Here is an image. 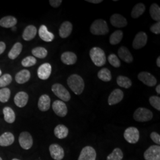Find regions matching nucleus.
<instances>
[{"mask_svg":"<svg viewBox=\"0 0 160 160\" xmlns=\"http://www.w3.org/2000/svg\"><path fill=\"white\" fill-rule=\"evenodd\" d=\"M67 83L71 90L77 95H80L84 91V81L79 75H70L67 80Z\"/></svg>","mask_w":160,"mask_h":160,"instance_id":"nucleus-1","label":"nucleus"},{"mask_svg":"<svg viewBox=\"0 0 160 160\" xmlns=\"http://www.w3.org/2000/svg\"><path fill=\"white\" fill-rule=\"evenodd\" d=\"M90 57L92 62L97 67H102L106 62L104 52L98 47L92 48L90 51Z\"/></svg>","mask_w":160,"mask_h":160,"instance_id":"nucleus-2","label":"nucleus"},{"mask_svg":"<svg viewBox=\"0 0 160 160\" xmlns=\"http://www.w3.org/2000/svg\"><path fill=\"white\" fill-rule=\"evenodd\" d=\"M90 32L92 34L97 36L108 34L109 29L107 22L102 19L95 20L91 25Z\"/></svg>","mask_w":160,"mask_h":160,"instance_id":"nucleus-3","label":"nucleus"},{"mask_svg":"<svg viewBox=\"0 0 160 160\" xmlns=\"http://www.w3.org/2000/svg\"><path fill=\"white\" fill-rule=\"evenodd\" d=\"M153 118L152 112L147 108H139L133 114V119L137 122H143L151 120Z\"/></svg>","mask_w":160,"mask_h":160,"instance_id":"nucleus-4","label":"nucleus"},{"mask_svg":"<svg viewBox=\"0 0 160 160\" xmlns=\"http://www.w3.org/2000/svg\"><path fill=\"white\" fill-rule=\"evenodd\" d=\"M52 91L62 102H68L71 99V95L68 91L61 84L56 83L53 84L52 87Z\"/></svg>","mask_w":160,"mask_h":160,"instance_id":"nucleus-5","label":"nucleus"},{"mask_svg":"<svg viewBox=\"0 0 160 160\" xmlns=\"http://www.w3.org/2000/svg\"><path fill=\"white\" fill-rule=\"evenodd\" d=\"M124 138L129 143H137L139 139V132L137 128L129 127L125 131Z\"/></svg>","mask_w":160,"mask_h":160,"instance_id":"nucleus-6","label":"nucleus"},{"mask_svg":"<svg viewBox=\"0 0 160 160\" xmlns=\"http://www.w3.org/2000/svg\"><path fill=\"white\" fill-rule=\"evenodd\" d=\"M18 141L21 147L26 150L31 148L33 143V138L28 132H23L20 133L18 138Z\"/></svg>","mask_w":160,"mask_h":160,"instance_id":"nucleus-7","label":"nucleus"},{"mask_svg":"<svg viewBox=\"0 0 160 160\" xmlns=\"http://www.w3.org/2000/svg\"><path fill=\"white\" fill-rule=\"evenodd\" d=\"M145 160H160V147L152 145L147 149L143 154Z\"/></svg>","mask_w":160,"mask_h":160,"instance_id":"nucleus-8","label":"nucleus"},{"mask_svg":"<svg viewBox=\"0 0 160 160\" xmlns=\"http://www.w3.org/2000/svg\"><path fill=\"white\" fill-rule=\"evenodd\" d=\"M148 40V36L145 32H140L134 38L132 46L135 49H139L146 45Z\"/></svg>","mask_w":160,"mask_h":160,"instance_id":"nucleus-9","label":"nucleus"},{"mask_svg":"<svg viewBox=\"0 0 160 160\" xmlns=\"http://www.w3.org/2000/svg\"><path fill=\"white\" fill-rule=\"evenodd\" d=\"M138 78L144 84L148 87H154L157 82L156 78L153 75L145 71L140 72L138 75Z\"/></svg>","mask_w":160,"mask_h":160,"instance_id":"nucleus-10","label":"nucleus"},{"mask_svg":"<svg viewBox=\"0 0 160 160\" xmlns=\"http://www.w3.org/2000/svg\"><path fill=\"white\" fill-rule=\"evenodd\" d=\"M53 112L59 117H65L68 113V109L66 104L61 100H55L52 104Z\"/></svg>","mask_w":160,"mask_h":160,"instance_id":"nucleus-11","label":"nucleus"},{"mask_svg":"<svg viewBox=\"0 0 160 160\" xmlns=\"http://www.w3.org/2000/svg\"><path fill=\"white\" fill-rule=\"evenodd\" d=\"M96 152L90 146H87L82 149L80 152L78 160H96Z\"/></svg>","mask_w":160,"mask_h":160,"instance_id":"nucleus-12","label":"nucleus"},{"mask_svg":"<svg viewBox=\"0 0 160 160\" xmlns=\"http://www.w3.org/2000/svg\"><path fill=\"white\" fill-rule=\"evenodd\" d=\"M49 152L53 160H62L64 157L63 149L57 143H53L50 145Z\"/></svg>","mask_w":160,"mask_h":160,"instance_id":"nucleus-13","label":"nucleus"},{"mask_svg":"<svg viewBox=\"0 0 160 160\" xmlns=\"http://www.w3.org/2000/svg\"><path fill=\"white\" fill-rule=\"evenodd\" d=\"M51 72V65L49 63H44L42 64L38 69V76L40 80H46L49 78Z\"/></svg>","mask_w":160,"mask_h":160,"instance_id":"nucleus-14","label":"nucleus"},{"mask_svg":"<svg viewBox=\"0 0 160 160\" xmlns=\"http://www.w3.org/2000/svg\"><path fill=\"white\" fill-rule=\"evenodd\" d=\"M110 23L115 28H122L126 26L128 22L126 18L119 14H114L110 18Z\"/></svg>","mask_w":160,"mask_h":160,"instance_id":"nucleus-15","label":"nucleus"},{"mask_svg":"<svg viewBox=\"0 0 160 160\" xmlns=\"http://www.w3.org/2000/svg\"><path fill=\"white\" fill-rule=\"evenodd\" d=\"M123 97V92L120 89H115L110 93L109 96L108 103L110 106L116 104L122 100Z\"/></svg>","mask_w":160,"mask_h":160,"instance_id":"nucleus-16","label":"nucleus"},{"mask_svg":"<svg viewBox=\"0 0 160 160\" xmlns=\"http://www.w3.org/2000/svg\"><path fill=\"white\" fill-rule=\"evenodd\" d=\"M29 100V95L24 92H17L14 98V102L18 108L24 107Z\"/></svg>","mask_w":160,"mask_h":160,"instance_id":"nucleus-17","label":"nucleus"},{"mask_svg":"<svg viewBox=\"0 0 160 160\" xmlns=\"http://www.w3.org/2000/svg\"><path fill=\"white\" fill-rule=\"evenodd\" d=\"M72 31V24L70 22L66 21L64 22L60 26L59 30V36L61 38H67L70 34H71Z\"/></svg>","mask_w":160,"mask_h":160,"instance_id":"nucleus-18","label":"nucleus"},{"mask_svg":"<svg viewBox=\"0 0 160 160\" xmlns=\"http://www.w3.org/2000/svg\"><path fill=\"white\" fill-rule=\"evenodd\" d=\"M37 34V29L33 25L28 26L23 31L22 38L26 41L33 39Z\"/></svg>","mask_w":160,"mask_h":160,"instance_id":"nucleus-19","label":"nucleus"},{"mask_svg":"<svg viewBox=\"0 0 160 160\" xmlns=\"http://www.w3.org/2000/svg\"><path fill=\"white\" fill-rule=\"evenodd\" d=\"M38 108L42 112L48 111L51 106V98L47 94L40 96L38 101Z\"/></svg>","mask_w":160,"mask_h":160,"instance_id":"nucleus-20","label":"nucleus"},{"mask_svg":"<svg viewBox=\"0 0 160 160\" xmlns=\"http://www.w3.org/2000/svg\"><path fill=\"white\" fill-rule=\"evenodd\" d=\"M39 35L42 40L50 42L53 40L55 36L54 34L48 31L45 25H42L39 29Z\"/></svg>","mask_w":160,"mask_h":160,"instance_id":"nucleus-21","label":"nucleus"},{"mask_svg":"<svg viewBox=\"0 0 160 160\" xmlns=\"http://www.w3.org/2000/svg\"><path fill=\"white\" fill-rule=\"evenodd\" d=\"M118 55L122 60L125 61L126 63H131L133 60V57L129 49L125 47L122 46L118 50Z\"/></svg>","mask_w":160,"mask_h":160,"instance_id":"nucleus-22","label":"nucleus"},{"mask_svg":"<svg viewBox=\"0 0 160 160\" xmlns=\"http://www.w3.org/2000/svg\"><path fill=\"white\" fill-rule=\"evenodd\" d=\"M61 61L64 64L70 65L74 64L77 60V55L72 52H65L61 55Z\"/></svg>","mask_w":160,"mask_h":160,"instance_id":"nucleus-23","label":"nucleus"},{"mask_svg":"<svg viewBox=\"0 0 160 160\" xmlns=\"http://www.w3.org/2000/svg\"><path fill=\"white\" fill-rule=\"evenodd\" d=\"M14 141V136L11 132H7L0 136V146L8 147Z\"/></svg>","mask_w":160,"mask_h":160,"instance_id":"nucleus-24","label":"nucleus"},{"mask_svg":"<svg viewBox=\"0 0 160 160\" xmlns=\"http://www.w3.org/2000/svg\"><path fill=\"white\" fill-rule=\"evenodd\" d=\"M30 72L27 69H23L16 75L15 80L18 84H22L28 82L30 78Z\"/></svg>","mask_w":160,"mask_h":160,"instance_id":"nucleus-25","label":"nucleus"},{"mask_svg":"<svg viewBox=\"0 0 160 160\" xmlns=\"http://www.w3.org/2000/svg\"><path fill=\"white\" fill-rule=\"evenodd\" d=\"M17 19L13 16H8L2 17L0 20V26L4 28H11L17 24Z\"/></svg>","mask_w":160,"mask_h":160,"instance_id":"nucleus-26","label":"nucleus"},{"mask_svg":"<svg viewBox=\"0 0 160 160\" xmlns=\"http://www.w3.org/2000/svg\"><path fill=\"white\" fill-rule=\"evenodd\" d=\"M68 128L63 125H58L54 129V134L58 139H64L68 135Z\"/></svg>","mask_w":160,"mask_h":160,"instance_id":"nucleus-27","label":"nucleus"},{"mask_svg":"<svg viewBox=\"0 0 160 160\" xmlns=\"http://www.w3.org/2000/svg\"><path fill=\"white\" fill-rule=\"evenodd\" d=\"M22 49H23V45L20 42L16 43L12 46V49L8 52V57L12 60L16 59L22 51Z\"/></svg>","mask_w":160,"mask_h":160,"instance_id":"nucleus-28","label":"nucleus"},{"mask_svg":"<svg viewBox=\"0 0 160 160\" xmlns=\"http://www.w3.org/2000/svg\"><path fill=\"white\" fill-rule=\"evenodd\" d=\"M3 114L4 120L8 123H12L16 120L15 113L10 107H5L3 109Z\"/></svg>","mask_w":160,"mask_h":160,"instance_id":"nucleus-29","label":"nucleus"},{"mask_svg":"<svg viewBox=\"0 0 160 160\" xmlns=\"http://www.w3.org/2000/svg\"><path fill=\"white\" fill-rule=\"evenodd\" d=\"M123 37V32L120 30H118L114 31L112 34L110 35L109 42L111 45H115L119 43L121 40H122Z\"/></svg>","mask_w":160,"mask_h":160,"instance_id":"nucleus-30","label":"nucleus"},{"mask_svg":"<svg viewBox=\"0 0 160 160\" xmlns=\"http://www.w3.org/2000/svg\"><path fill=\"white\" fill-rule=\"evenodd\" d=\"M145 10V6L142 3H139L134 6L131 12V16L133 18H137L142 16Z\"/></svg>","mask_w":160,"mask_h":160,"instance_id":"nucleus-31","label":"nucleus"},{"mask_svg":"<svg viewBox=\"0 0 160 160\" xmlns=\"http://www.w3.org/2000/svg\"><path fill=\"white\" fill-rule=\"evenodd\" d=\"M97 76L100 80L104 82H109L112 80V74L110 71L109 69L106 68L100 69L98 72Z\"/></svg>","mask_w":160,"mask_h":160,"instance_id":"nucleus-32","label":"nucleus"},{"mask_svg":"<svg viewBox=\"0 0 160 160\" xmlns=\"http://www.w3.org/2000/svg\"><path fill=\"white\" fill-rule=\"evenodd\" d=\"M116 81L118 86H120V87L129 88L132 86L131 80L125 76L119 75V77H118Z\"/></svg>","mask_w":160,"mask_h":160,"instance_id":"nucleus-33","label":"nucleus"},{"mask_svg":"<svg viewBox=\"0 0 160 160\" xmlns=\"http://www.w3.org/2000/svg\"><path fill=\"white\" fill-rule=\"evenodd\" d=\"M149 13L151 18L155 21L159 22L160 20V8L157 4H152L149 9Z\"/></svg>","mask_w":160,"mask_h":160,"instance_id":"nucleus-34","label":"nucleus"},{"mask_svg":"<svg viewBox=\"0 0 160 160\" xmlns=\"http://www.w3.org/2000/svg\"><path fill=\"white\" fill-rule=\"evenodd\" d=\"M32 53L35 57L43 59L48 55V51L43 47H36L32 49Z\"/></svg>","mask_w":160,"mask_h":160,"instance_id":"nucleus-35","label":"nucleus"},{"mask_svg":"<svg viewBox=\"0 0 160 160\" xmlns=\"http://www.w3.org/2000/svg\"><path fill=\"white\" fill-rule=\"evenodd\" d=\"M123 157V152L120 148L114 149L113 152L107 157V160H122Z\"/></svg>","mask_w":160,"mask_h":160,"instance_id":"nucleus-36","label":"nucleus"},{"mask_svg":"<svg viewBox=\"0 0 160 160\" xmlns=\"http://www.w3.org/2000/svg\"><path fill=\"white\" fill-rule=\"evenodd\" d=\"M11 95V92L8 88L0 89V102L6 103L8 101Z\"/></svg>","mask_w":160,"mask_h":160,"instance_id":"nucleus-37","label":"nucleus"},{"mask_svg":"<svg viewBox=\"0 0 160 160\" xmlns=\"http://www.w3.org/2000/svg\"><path fill=\"white\" fill-rule=\"evenodd\" d=\"M36 59L33 57L29 56L24 58L22 61V65L24 67H30L36 63Z\"/></svg>","mask_w":160,"mask_h":160,"instance_id":"nucleus-38","label":"nucleus"},{"mask_svg":"<svg viewBox=\"0 0 160 160\" xmlns=\"http://www.w3.org/2000/svg\"><path fill=\"white\" fill-rule=\"evenodd\" d=\"M12 75L9 74H5L0 77V87H5L9 85L12 82Z\"/></svg>","mask_w":160,"mask_h":160,"instance_id":"nucleus-39","label":"nucleus"},{"mask_svg":"<svg viewBox=\"0 0 160 160\" xmlns=\"http://www.w3.org/2000/svg\"><path fill=\"white\" fill-rule=\"evenodd\" d=\"M108 61L109 63L115 68H119L121 65L119 59L115 54H110L108 57Z\"/></svg>","mask_w":160,"mask_h":160,"instance_id":"nucleus-40","label":"nucleus"},{"mask_svg":"<svg viewBox=\"0 0 160 160\" xmlns=\"http://www.w3.org/2000/svg\"><path fill=\"white\" fill-rule=\"evenodd\" d=\"M149 103L155 109H157V110H160V98L158 96H153L149 98Z\"/></svg>","mask_w":160,"mask_h":160,"instance_id":"nucleus-41","label":"nucleus"},{"mask_svg":"<svg viewBox=\"0 0 160 160\" xmlns=\"http://www.w3.org/2000/svg\"><path fill=\"white\" fill-rule=\"evenodd\" d=\"M150 30L151 32L156 34H158L160 33V22H158L154 24H153Z\"/></svg>","mask_w":160,"mask_h":160,"instance_id":"nucleus-42","label":"nucleus"},{"mask_svg":"<svg viewBox=\"0 0 160 160\" xmlns=\"http://www.w3.org/2000/svg\"><path fill=\"white\" fill-rule=\"evenodd\" d=\"M150 137L155 143L158 144V145H160V136L158 133H157L155 132H152L150 135Z\"/></svg>","mask_w":160,"mask_h":160,"instance_id":"nucleus-43","label":"nucleus"},{"mask_svg":"<svg viewBox=\"0 0 160 160\" xmlns=\"http://www.w3.org/2000/svg\"><path fill=\"white\" fill-rule=\"evenodd\" d=\"M62 2V0H50L49 4L53 8H57L59 7Z\"/></svg>","mask_w":160,"mask_h":160,"instance_id":"nucleus-44","label":"nucleus"},{"mask_svg":"<svg viewBox=\"0 0 160 160\" xmlns=\"http://www.w3.org/2000/svg\"><path fill=\"white\" fill-rule=\"evenodd\" d=\"M6 45L4 42H0V55L2 54L6 49Z\"/></svg>","mask_w":160,"mask_h":160,"instance_id":"nucleus-45","label":"nucleus"},{"mask_svg":"<svg viewBox=\"0 0 160 160\" xmlns=\"http://www.w3.org/2000/svg\"><path fill=\"white\" fill-rule=\"evenodd\" d=\"M87 1L88 2L92 3V4H99L102 2H103L102 0H87Z\"/></svg>","mask_w":160,"mask_h":160,"instance_id":"nucleus-46","label":"nucleus"},{"mask_svg":"<svg viewBox=\"0 0 160 160\" xmlns=\"http://www.w3.org/2000/svg\"><path fill=\"white\" fill-rule=\"evenodd\" d=\"M156 92H157V93L158 94H160V84H158V86L156 87Z\"/></svg>","mask_w":160,"mask_h":160,"instance_id":"nucleus-47","label":"nucleus"},{"mask_svg":"<svg viewBox=\"0 0 160 160\" xmlns=\"http://www.w3.org/2000/svg\"><path fill=\"white\" fill-rule=\"evenodd\" d=\"M157 65L158 67H160V57H158L157 59Z\"/></svg>","mask_w":160,"mask_h":160,"instance_id":"nucleus-48","label":"nucleus"},{"mask_svg":"<svg viewBox=\"0 0 160 160\" xmlns=\"http://www.w3.org/2000/svg\"><path fill=\"white\" fill-rule=\"evenodd\" d=\"M1 74H2V72H1V69H0V75H1Z\"/></svg>","mask_w":160,"mask_h":160,"instance_id":"nucleus-49","label":"nucleus"},{"mask_svg":"<svg viewBox=\"0 0 160 160\" xmlns=\"http://www.w3.org/2000/svg\"><path fill=\"white\" fill-rule=\"evenodd\" d=\"M12 160H18V159H17V158H14V159H12Z\"/></svg>","mask_w":160,"mask_h":160,"instance_id":"nucleus-50","label":"nucleus"},{"mask_svg":"<svg viewBox=\"0 0 160 160\" xmlns=\"http://www.w3.org/2000/svg\"><path fill=\"white\" fill-rule=\"evenodd\" d=\"M0 160H2V158H1V157H0Z\"/></svg>","mask_w":160,"mask_h":160,"instance_id":"nucleus-51","label":"nucleus"}]
</instances>
